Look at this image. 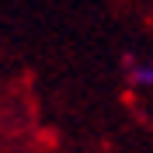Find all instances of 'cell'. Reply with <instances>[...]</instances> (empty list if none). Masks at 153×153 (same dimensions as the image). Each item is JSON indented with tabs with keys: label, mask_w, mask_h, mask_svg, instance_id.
I'll list each match as a JSON object with an SVG mask.
<instances>
[{
	"label": "cell",
	"mask_w": 153,
	"mask_h": 153,
	"mask_svg": "<svg viewBox=\"0 0 153 153\" xmlns=\"http://www.w3.org/2000/svg\"><path fill=\"white\" fill-rule=\"evenodd\" d=\"M125 80L136 91H150L153 87V56H129L125 59Z\"/></svg>",
	"instance_id": "6da1fadb"
}]
</instances>
